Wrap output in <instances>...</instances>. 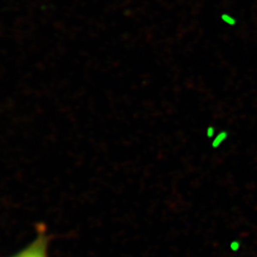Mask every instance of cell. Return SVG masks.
Instances as JSON below:
<instances>
[{
	"label": "cell",
	"mask_w": 257,
	"mask_h": 257,
	"mask_svg": "<svg viewBox=\"0 0 257 257\" xmlns=\"http://www.w3.org/2000/svg\"><path fill=\"white\" fill-rule=\"evenodd\" d=\"M239 245H240V244H239V242H232V243H231V244H230L231 249H232V250H233V251H237V250H238V249H239Z\"/></svg>",
	"instance_id": "3"
},
{
	"label": "cell",
	"mask_w": 257,
	"mask_h": 257,
	"mask_svg": "<svg viewBox=\"0 0 257 257\" xmlns=\"http://www.w3.org/2000/svg\"><path fill=\"white\" fill-rule=\"evenodd\" d=\"M225 138H226V133H221V134H219V135H218V136L216 137V140L213 141V143H212V147H213V148L219 147L220 144H221V142H223V141L225 140Z\"/></svg>",
	"instance_id": "2"
},
{
	"label": "cell",
	"mask_w": 257,
	"mask_h": 257,
	"mask_svg": "<svg viewBox=\"0 0 257 257\" xmlns=\"http://www.w3.org/2000/svg\"><path fill=\"white\" fill-rule=\"evenodd\" d=\"M48 243H49V238H48L46 230L40 229L34 242L12 257H48Z\"/></svg>",
	"instance_id": "1"
},
{
	"label": "cell",
	"mask_w": 257,
	"mask_h": 257,
	"mask_svg": "<svg viewBox=\"0 0 257 257\" xmlns=\"http://www.w3.org/2000/svg\"><path fill=\"white\" fill-rule=\"evenodd\" d=\"M207 136L208 137H212V136H213V128H212V127H210V128H208V131H207Z\"/></svg>",
	"instance_id": "4"
}]
</instances>
